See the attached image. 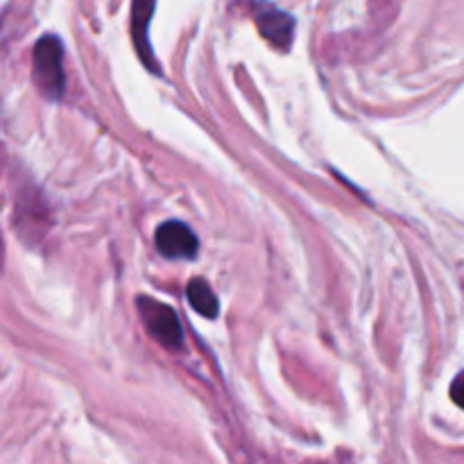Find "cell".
I'll return each mask as SVG.
<instances>
[{"label":"cell","instance_id":"obj_1","mask_svg":"<svg viewBox=\"0 0 464 464\" xmlns=\"http://www.w3.org/2000/svg\"><path fill=\"white\" fill-rule=\"evenodd\" d=\"M63 50L57 36H41L34 45V82L41 93L59 100L63 93Z\"/></svg>","mask_w":464,"mask_h":464},{"label":"cell","instance_id":"obj_2","mask_svg":"<svg viewBox=\"0 0 464 464\" xmlns=\"http://www.w3.org/2000/svg\"><path fill=\"white\" fill-rule=\"evenodd\" d=\"M139 313L143 324L148 326L150 335L168 349H179L184 344V331H181L177 313L166 304H159L150 297H139Z\"/></svg>","mask_w":464,"mask_h":464},{"label":"cell","instance_id":"obj_3","mask_svg":"<svg viewBox=\"0 0 464 464\" xmlns=\"http://www.w3.org/2000/svg\"><path fill=\"white\" fill-rule=\"evenodd\" d=\"M159 252L168 258H193L198 254V238L193 231L179 220L163 222L154 236Z\"/></svg>","mask_w":464,"mask_h":464},{"label":"cell","instance_id":"obj_4","mask_svg":"<svg viewBox=\"0 0 464 464\" xmlns=\"http://www.w3.org/2000/svg\"><path fill=\"white\" fill-rule=\"evenodd\" d=\"M256 25L261 34L267 41H272L279 48H285L293 41V27L295 21L285 12L276 9L270 3H258L256 5Z\"/></svg>","mask_w":464,"mask_h":464},{"label":"cell","instance_id":"obj_5","mask_svg":"<svg viewBox=\"0 0 464 464\" xmlns=\"http://www.w3.org/2000/svg\"><path fill=\"white\" fill-rule=\"evenodd\" d=\"M186 295H188V302L199 315H204L207 320H213L220 313V304H218L216 293L211 290V285L204 279H193L186 288Z\"/></svg>","mask_w":464,"mask_h":464},{"label":"cell","instance_id":"obj_6","mask_svg":"<svg viewBox=\"0 0 464 464\" xmlns=\"http://www.w3.org/2000/svg\"><path fill=\"white\" fill-rule=\"evenodd\" d=\"M154 0H136L134 5V34L139 36V32H143V27H148L150 16H152Z\"/></svg>","mask_w":464,"mask_h":464},{"label":"cell","instance_id":"obj_7","mask_svg":"<svg viewBox=\"0 0 464 464\" xmlns=\"http://www.w3.org/2000/svg\"><path fill=\"white\" fill-rule=\"evenodd\" d=\"M451 397H453V401H456L458 406H460L464 411V372L460 376H458L456 383L451 385Z\"/></svg>","mask_w":464,"mask_h":464}]
</instances>
